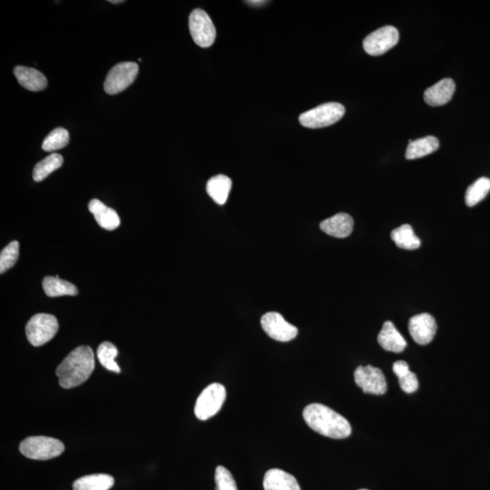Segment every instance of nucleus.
Returning a JSON list of instances; mask_svg holds the SVG:
<instances>
[{"label":"nucleus","instance_id":"nucleus-1","mask_svg":"<svg viewBox=\"0 0 490 490\" xmlns=\"http://www.w3.org/2000/svg\"><path fill=\"white\" fill-rule=\"evenodd\" d=\"M95 369V356L89 346H80L65 358L56 370L59 385L72 389L83 384Z\"/></svg>","mask_w":490,"mask_h":490},{"label":"nucleus","instance_id":"nucleus-2","mask_svg":"<svg viewBox=\"0 0 490 490\" xmlns=\"http://www.w3.org/2000/svg\"><path fill=\"white\" fill-rule=\"evenodd\" d=\"M307 425L319 434L332 439H346L351 434V426L344 416L325 405H308L303 410Z\"/></svg>","mask_w":490,"mask_h":490},{"label":"nucleus","instance_id":"nucleus-3","mask_svg":"<svg viewBox=\"0 0 490 490\" xmlns=\"http://www.w3.org/2000/svg\"><path fill=\"white\" fill-rule=\"evenodd\" d=\"M20 451L25 457L36 460H48L58 457L65 451L61 441L50 436H28L20 443Z\"/></svg>","mask_w":490,"mask_h":490},{"label":"nucleus","instance_id":"nucleus-4","mask_svg":"<svg viewBox=\"0 0 490 490\" xmlns=\"http://www.w3.org/2000/svg\"><path fill=\"white\" fill-rule=\"evenodd\" d=\"M344 114L345 108L341 103H326L303 113L300 115L299 121L304 127L316 130L335 124L341 120Z\"/></svg>","mask_w":490,"mask_h":490},{"label":"nucleus","instance_id":"nucleus-5","mask_svg":"<svg viewBox=\"0 0 490 490\" xmlns=\"http://www.w3.org/2000/svg\"><path fill=\"white\" fill-rule=\"evenodd\" d=\"M58 331V320L51 314H36L26 326L27 340L34 347L42 346L51 341Z\"/></svg>","mask_w":490,"mask_h":490},{"label":"nucleus","instance_id":"nucleus-6","mask_svg":"<svg viewBox=\"0 0 490 490\" xmlns=\"http://www.w3.org/2000/svg\"><path fill=\"white\" fill-rule=\"evenodd\" d=\"M226 398L225 386L220 383H213L203 389L198 397L194 414L198 420H206L218 414L221 410Z\"/></svg>","mask_w":490,"mask_h":490},{"label":"nucleus","instance_id":"nucleus-7","mask_svg":"<svg viewBox=\"0 0 490 490\" xmlns=\"http://www.w3.org/2000/svg\"><path fill=\"white\" fill-rule=\"evenodd\" d=\"M139 67L134 62H122L109 71L103 89L109 95H116L130 87L138 75Z\"/></svg>","mask_w":490,"mask_h":490},{"label":"nucleus","instance_id":"nucleus-8","mask_svg":"<svg viewBox=\"0 0 490 490\" xmlns=\"http://www.w3.org/2000/svg\"><path fill=\"white\" fill-rule=\"evenodd\" d=\"M191 37L201 48H209L215 43L216 30L209 15L203 9H194L189 17Z\"/></svg>","mask_w":490,"mask_h":490},{"label":"nucleus","instance_id":"nucleus-9","mask_svg":"<svg viewBox=\"0 0 490 490\" xmlns=\"http://www.w3.org/2000/svg\"><path fill=\"white\" fill-rule=\"evenodd\" d=\"M400 34L397 28L385 26L370 33L363 40V49L370 56H381L397 45Z\"/></svg>","mask_w":490,"mask_h":490},{"label":"nucleus","instance_id":"nucleus-10","mask_svg":"<svg viewBox=\"0 0 490 490\" xmlns=\"http://www.w3.org/2000/svg\"><path fill=\"white\" fill-rule=\"evenodd\" d=\"M356 384L367 394L383 395L387 391V382L379 367L359 366L354 372Z\"/></svg>","mask_w":490,"mask_h":490},{"label":"nucleus","instance_id":"nucleus-11","mask_svg":"<svg viewBox=\"0 0 490 490\" xmlns=\"http://www.w3.org/2000/svg\"><path fill=\"white\" fill-rule=\"evenodd\" d=\"M263 331L273 340L286 342L294 340L298 334V329L286 322L282 314L275 312L267 313L260 319Z\"/></svg>","mask_w":490,"mask_h":490},{"label":"nucleus","instance_id":"nucleus-12","mask_svg":"<svg viewBox=\"0 0 490 490\" xmlns=\"http://www.w3.org/2000/svg\"><path fill=\"white\" fill-rule=\"evenodd\" d=\"M408 331L413 340L420 345L430 344L436 332L434 317L429 313H420L413 316L408 322Z\"/></svg>","mask_w":490,"mask_h":490},{"label":"nucleus","instance_id":"nucleus-13","mask_svg":"<svg viewBox=\"0 0 490 490\" xmlns=\"http://www.w3.org/2000/svg\"><path fill=\"white\" fill-rule=\"evenodd\" d=\"M455 89H456L455 82L451 78H444L425 91L424 100L432 106L446 105L451 101Z\"/></svg>","mask_w":490,"mask_h":490},{"label":"nucleus","instance_id":"nucleus-14","mask_svg":"<svg viewBox=\"0 0 490 490\" xmlns=\"http://www.w3.org/2000/svg\"><path fill=\"white\" fill-rule=\"evenodd\" d=\"M353 219L350 215L340 213L320 222V228L331 237L346 238L353 232Z\"/></svg>","mask_w":490,"mask_h":490},{"label":"nucleus","instance_id":"nucleus-15","mask_svg":"<svg viewBox=\"0 0 490 490\" xmlns=\"http://www.w3.org/2000/svg\"><path fill=\"white\" fill-rule=\"evenodd\" d=\"M14 75L24 89L33 92L44 90L48 87L45 75L37 69L18 65L14 68Z\"/></svg>","mask_w":490,"mask_h":490},{"label":"nucleus","instance_id":"nucleus-16","mask_svg":"<svg viewBox=\"0 0 490 490\" xmlns=\"http://www.w3.org/2000/svg\"><path fill=\"white\" fill-rule=\"evenodd\" d=\"M265 490H301L297 479L291 474L279 469L267 471L263 479Z\"/></svg>","mask_w":490,"mask_h":490},{"label":"nucleus","instance_id":"nucleus-17","mask_svg":"<svg viewBox=\"0 0 490 490\" xmlns=\"http://www.w3.org/2000/svg\"><path fill=\"white\" fill-rule=\"evenodd\" d=\"M378 341L385 351L394 353H402L407 346V342L403 336L396 329L391 322H384L382 331L379 334Z\"/></svg>","mask_w":490,"mask_h":490},{"label":"nucleus","instance_id":"nucleus-18","mask_svg":"<svg viewBox=\"0 0 490 490\" xmlns=\"http://www.w3.org/2000/svg\"><path fill=\"white\" fill-rule=\"evenodd\" d=\"M89 209L95 216L97 224L106 230L112 231L120 225V218L114 209L109 208L101 201L93 199L90 201Z\"/></svg>","mask_w":490,"mask_h":490},{"label":"nucleus","instance_id":"nucleus-19","mask_svg":"<svg viewBox=\"0 0 490 490\" xmlns=\"http://www.w3.org/2000/svg\"><path fill=\"white\" fill-rule=\"evenodd\" d=\"M232 189V180L225 175H218L207 182L206 191L216 203L222 206L228 199Z\"/></svg>","mask_w":490,"mask_h":490},{"label":"nucleus","instance_id":"nucleus-20","mask_svg":"<svg viewBox=\"0 0 490 490\" xmlns=\"http://www.w3.org/2000/svg\"><path fill=\"white\" fill-rule=\"evenodd\" d=\"M439 142L438 138L429 136L417 140H410L406 150V158L414 160L430 155L438 150Z\"/></svg>","mask_w":490,"mask_h":490},{"label":"nucleus","instance_id":"nucleus-21","mask_svg":"<svg viewBox=\"0 0 490 490\" xmlns=\"http://www.w3.org/2000/svg\"><path fill=\"white\" fill-rule=\"evenodd\" d=\"M115 479L108 474H93L75 480L74 490H109L114 486Z\"/></svg>","mask_w":490,"mask_h":490},{"label":"nucleus","instance_id":"nucleus-22","mask_svg":"<svg viewBox=\"0 0 490 490\" xmlns=\"http://www.w3.org/2000/svg\"><path fill=\"white\" fill-rule=\"evenodd\" d=\"M44 291L49 297L75 296L78 293L77 287L71 282L59 279L58 276H48L43 279Z\"/></svg>","mask_w":490,"mask_h":490},{"label":"nucleus","instance_id":"nucleus-23","mask_svg":"<svg viewBox=\"0 0 490 490\" xmlns=\"http://www.w3.org/2000/svg\"><path fill=\"white\" fill-rule=\"evenodd\" d=\"M391 237L401 249L416 250L422 244L410 225H403L401 227L396 228L391 232Z\"/></svg>","mask_w":490,"mask_h":490},{"label":"nucleus","instance_id":"nucleus-24","mask_svg":"<svg viewBox=\"0 0 490 490\" xmlns=\"http://www.w3.org/2000/svg\"><path fill=\"white\" fill-rule=\"evenodd\" d=\"M64 159L59 153H52L42 161L37 163L33 171V178L36 182L43 181L53 172L61 168Z\"/></svg>","mask_w":490,"mask_h":490},{"label":"nucleus","instance_id":"nucleus-25","mask_svg":"<svg viewBox=\"0 0 490 490\" xmlns=\"http://www.w3.org/2000/svg\"><path fill=\"white\" fill-rule=\"evenodd\" d=\"M490 191V179L482 177L477 179L476 182L467 188L465 201L467 206H475L476 204L482 202V201L488 196Z\"/></svg>","mask_w":490,"mask_h":490},{"label":"nucleus","instance_id":"nucleus-26","mask_svg":"<svg viewBox=\"0 0 490 490\" xmlns=\"http://www.w3.org/2000/svg\"><path fill=\"white\" fill-rule=\"evenodd\" d=\"M118 354V348H116L114 344H111V342H103V344L99 345V348H97V357H99L100 363H101L106 369L110 370V372L120 373L121 369L115 360Z\"/></svg>","mask_w":490,"mask_h":490},{"label":"nucleus","instance_id":"nucleus-27","mask_svg":"<svg viewBox=\"0 0 490 490\" xmlns=\"http://www.w3.org/2000/svg\"><path fill=\"white\" fill-rule=\"evenodd\" d=\"M69 144V133L65 128L58 127L50 132L42 144V149L46 152H55L64 149Z\"/></svg>","mask_w":490,"mask_h":490},{"label":"nucleus","instance_id":"nucleus-28","mask_svg":"<svg viewBox=\"0 0 490 490\" xmlns=\"http://www.w3.org/2000/svg\"><path fill=\"white\" fill-rule=\"evenodd\" d=\"M18 256H20V244L17 241H11L0 254V272L4 273L12 268L17 263Z\"/></svg>","mask_w":490,"mask_h":490},{"label":"nucleus","instance_id":"nucleus-29","mask_svg":"<svg viewBox=\"0 0 490 490\" xmlns=\"http://www.w3.org/2000/svg\"><path fill=\"white\" fill-rule=\"evenodd\" d=\"M215 483L216 490H238L232 473L222 466L216 467Z\"/></svg>","mask_w":490,"mask_h":490},{"label":"nucleus","instance_id":"nucleus-30","mask_svg":"<svg viewBox=\"0 0 490 490\" xmlns=\"http://www.w3.org/2000/svg\"><path fill=\"white\" fill-rule=\"evenodd\" d=\"M402 391L406 394H413L419 389V381H417V375L413 372H408L401 378H398Z\"/></svg>","mask_w":490,"mask_h":490},{"label":"nucleus","instance_id":"nucleus-31","mask_svg":"<svg viewBox=\"0 0 490 490\" xmlns=\"http://www.w3.org/2000/svg\"><path fill=\"white\" fill-rule=\"evenodd\" d=\"M392 370H394V372L398 377V379L410 372L408 363L404 360L396 361L394 366H392Z\"/></svg>","mask_w":490,"mask_h":490},{"label":"nucleus","instance_id":"nucleus-32","mask_svg":"<svg viewBox=\"0 0 490 490\" xmlns=\"http://www.w3.org/2000/svg\"><path fill=\"white\" fill-rule=\"evenodd\" d=\"M246 3H249V4L253 5V6H259V5H263L266 3L265 1H246Z\"/></svg>","mask_w":490,"mask_h":490},{"label":"nucleus","instance_id":"nucleus-33","mask_svg":"<svg viewBox=\"0 0 490 490\" xmlns=\"http://www.w3.org/2000/svg\"><path fill=\"white\" fill-rule=\"evenodd\" d=\"M109 2L112 3V4H119V3H122L124 1H122V0H115H115H110Z\"/></svg>","mask_w":490,"mask_h":490},{"label":"nucleus","instance_id":"nucleus-34","mask_svg":"<svg viewBox=\"0 0 490 490\" xmlns=\"http://www.w3.org/2000/svg\"><path fill=\"white\" fill-rule=\"evenodd\" d=\"M360 490H367V489H360Z\"/></svg>","mask_w":490,"mask_h":490}]
</instances>
